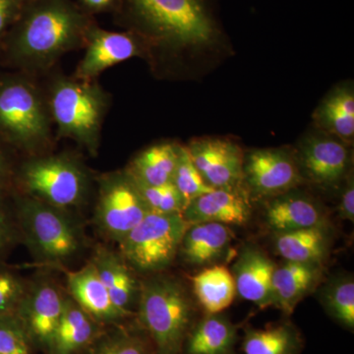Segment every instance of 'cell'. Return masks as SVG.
Returning <instances> with one entry per match:
<instances>
[{
  "mask_svg": "<svg viewBox=\"0 0 354 354\" xmlns=\"http://www.w3.org/2000/svg\"><path fill=\"white\" fill-rule=\"evenodd\" d=\"M93 25L70 0H31L6 35L7 55L23 68H48L65 53L85 46Z\"/></svg>",
  "mask_w": 354,
  "mask_h": 354,
  "instance_id": "1",
  "label": "cell"
},
{
  "mask_svg": "<svg viewBox=\"0 0 354 354\" xmlns=\"http://www.w3.org/2000/svg\"><path fill=\"white\" fill-rule=\"evenodd\" d=\"M136 315L152 342L153 354H183L195 323V307L180 279L164 272L140 281Z\"/></svg>",
  "mask_w": 354,
  "mask_h": 354,
  "instance_id": "2",
  "label": "cell"
},
{
  "mask_svg": "<svg viewBox=\"0 0 354 354\" xmlns=\"http://www.w3.org/2000/svg\"><path fill=\"white\" fill-rule=\"evenodd\" d=\"M139 34L174 48L209 46L218 36L205 0H122Z\"/></svg>",
  "mask_w": 354,
  "mask_h": 354,
  "instance_id": "3",
  "label": "cell"
},
{
  "mask_svg": "<svg viewBox=\"0 0 354 354\" xmlns=\"http://www.w3.org/2000/svg\"><path fill=\"white\" fill-rule=\"evenodd\" d=\"M13 207L20 241L39 264L62 267L82 251V230L69 211L22 193L14 197Z\"/></svg>",
  "mask_w": 354,
  "mask_h": 354,
  "instance_id": "4",
  "label": "cell"
},
{
  "mask_svg": "<svg viewBox=\"0 0 354 354\" xmlns=\"http://www.w3.org/2000/svg\"><path fill=\"white\" fill-rule=\"evenodd\" d=\"M108 97L94 81L60 77L50 90V113L58 135L75 141L92 156L97 153Z\"/></svg>",
  "mask_w": 354,
  "mask_h": 354,
  "instance_id": "5",
  "label": "cell"
},
{
  "mask_svg": "<svg viewBox=\"0 0 354 354\" xmlns=\"http://www.w3.org/2000/svg\"><path fill=\"white\" fill-rule=\"evenodd\" d=\"M50 133V109L36 85L23 76L0 79V137L36 153L48 145Z\"/></svg>",
  "mask_w": 354,
  "mask_h": 354,
  "instance_id": "6",
  "label": "cell"
},
{
  "mask_svg": "<svg viewBox=\"0 0 354 354\" xmlns=\"http://www.w3.org/2000/svg\"><path fill=\"white\" fill-rule=\"evenodd\" d=\"M14 179L22 194L69 212L84 204L90 187L82 162L65 153L30 158Z\"/></svg>",
  "mask_w": 354,
  "mask_h": 354,
  "instance_id": "7",
  "label": "cell"
},
{
  "mask_svg": "<svg viewBox=\"0 0 354 354\" xmlns=\"http://www.w3.org/2000/svg\"><path fill=\"white\" fill-rule=\"evenodd\" d=\"M188 227L181 214L150 213L118 242L120 254L134 272H164L176 261Z\"/></svg>",
  "mask_w": 354,
  "mask_h": 354,
  "instance_id": "8",
  "label": "cell"
},
{
  "mask_svg": "<svg viewBox=\"0 0 354 354\" xmlns=\"http://www.w3.org/2000/svg\"><path fill=\"white\" fill-rule=\"evenodd\" d=\"M97 181L94 223L106 239L118 243L151 212L125 169L102 174Z\"/></svg>",
  "mask_w": 354,
  "mask_h": 354,
  "instance_id": "9",
  "label": "cell"
},
{
  "mask_svg": "<svg viewBox=\"0 0 354 354\" xmlns=\"http://www.w3.org/2000/svg\"><path fill=\"white\" fill-rule=\"evenodd\" d=\"M302 183L295 150L266 148L244 153L241 186L251 200L270 199Z\"/></svg>",
  "mask_w": 354,
  "mask_h": 354,
  "instance_id": "10",
  "label": "cell"
},
{
  "mask_svg": "<svg viewBox=\"0 0 354 354\" xmlns=\"http://www.w3.org/2000/svg\"><path fill=\"white\" fill-rule=\"evenodd\" d=\"M295 155L304 183L324 189L337 187L351 172L349 145L321 130L304 137Z\"/></svg>",
  "mask_w": 354,
  "mask_h": 354,
  "instance_id": "11",
  "label": "cell"
},
{
  "mask_svg": "<svg viewBox=\"0 0 354 354\" xmlns=\"http://www.w3.org/2000/svg\"><path fill=\"white\" fill-rule=\"evenodd\" d=\"M66 295L48 277H41L28 283L16 315L24 325L32 344L50 348L64 311Z\"/></svg>",
  "mask_w": 354,
  "mask_h": 354,
  "instance_id": "12",
  "label": "cell"
},
{
  "mask_svg": "<svg viewBox=\"0 0 354 354\" xmlns=\"http://www.w3.org/2000/svg\"><path fill=\"white\" fill-rule=\"evenodd\" d=\"M143 38L135 32H111L95 24L88 30L86 50L76 69L75 78L94 81L106 69L143 53Z\"/></svg>",
  "mask_w": 354,
  "mask_h": 354,
  "instance_id": "13",
  "label": "cell"
},
{
  "mask_svg": "<svg viewBox=\"0 0 354 354\" xmlns=\"http://www.w3.org/2000/svg\"><path fill=\"white\" fill-rule=\"evenodd\" d=\"M204 180L214 189L242 187L244 152L225 138H200L186 146Z\"/></svg>",
  "mask_w": 354,
  "mask_h": 354,
  "instance_id": "14",
  "label": "cell"
},
{
  "mask_svg": "<svg viewBox=\"0 0 354 354\" xmlns=\"http://www.w3.org/2000/svg\"><path fill=\"white\" fill-rule=\"evenodd\" d=\"M264 201L263 223L272 235L330 223L323 207L297 188Z\"/></svg>",
  "mask_w": 354,
  "mask_h": 354,
  "instance_id": "15",
  "label": "cell"
},
{
  "mask_svg": "<svg viewBox=\"0 0 354 354\" xmlns=\"http://www.w3.org/2000/svg\"><path fill=\"white\" fill-rule=\"evenodd\" d=\"M183 216L189 225L216 223L242 227L251 220L252 205L242 187L216 188L191 201Z\"/></svg>",
  "mask_w": 354,
  "mask_h": 354,
  "instance_id": "16",
  "label": "cell"
},
{
  "mask_svg": "<svg viewBox=\"0 0 354 354\" xmlns=\"http://www.w3.org/2000/svg\"><path fill=\"white\" fill-rule=\"evenodd\" d=\"M276 266L259 246L245 244L230 271L237 295L260 308L272 306V276Z\"/></svg>",
  "mask_w": 354,
  "mask_h": 354,
  "instance_id": "17",
  "label": "cell"
},
{
  "mask_svg": "<svg viewBox=\"0 0 354 354\" xmlns=\"http://www.w3.org/2000/svg\"><path fill=\"white\" fill-rule=\"evenodd\" d=\"M234 232L230 227L216 223L189 225L181 241L178 255L191 267L205 268L223 265L232 253Z\"/></svg>",
  "mask_w": 354,
  "mask_h": 354,
  "instance_id": "18",
  "label": "cell"
},
{
  "mask_svg": "<svg viewBox=\"0 0 354 354\" xmlns=\"http://www.w3.org/2000/svg\"><path fill=\"white\" fill-rule=\"evenodd\" d=\"M326 265L285 261L277 265L272 276V306L286 316L315 292L325 279Z\"/></svg>",
  "mask_w": 354,
  "mask_h": 354,
  "instance_id": "19",
  "label": "cell"
},
{
  "mask_svg": "<svg viewBox=\"0 0 354 354\" xmlns=\"http://www.w3.org/2000/svg\"><path fill=\"white\" fill-rule=\"evenodd\" d=\"M66 281L70 297L102 326L118 325L129 318L113 304L91 261L77 271L66 272Z\"/></svg>",
  "mask_w": 354,
  "mask_h": 354,
  "instance_id": "20",
  "label": "cell"
},
{
  "mask_svg": "<svg viewBox=\"0 0 354 354\" xmlns=\"http://www.w3.org/2000/svg\"><path fill=\"white\" fill-rule=\"evenodd\" d=\"M91 263L115 306L129 318L136 315L134 308L138 304L140 281L120 252L97 246Z\"/></svg>",
  "mask_w": 354,
  "mask_h": 354,
  "instance_id": "21",
  "label": "cell"
},
{
  "mask_svg": "<svg viewBox=\"0 0 354 354\" xmlns=\"http://www.w3.org/2000/svg\"><path fill=\"white\" fill-rule=\"evenodd\" d=\"M102 325L66 295L64 311L48 351L50 354H77L102 334Z\"/></svg>",
  "mask_w": 354,
  "mask_h": 354,
  "instance_id": "22",
  "label": "cell"
},
{
  "mask_svg": "<svg viewBox=\"0 0 354 354\" xmlns=\"http://www.w3.org/2000/svg\"><path fill=\"white\" fill-rule=\"evenodd\" d=\"M276 252L285 261L326 265L333 245V227L317 225L272 234Z\"/></svg>",
  "mask_w": 354,
  "mask_h": 354,
  "instance_id": "23",
  "label": "cell"
},
{
  "mask_svg": "<svg viewBox=\"0 0 354 354\" xmlns=\"http://www.w3.org/2000/svg\"><path fill=\"white\" fill-rule=\"evenodd\" d=\"M239 328L225 314H206L193 324L184 344L183 354H232Z\"/></svg>",
  "mask_w": 354,
  "mask_h": 354,
  "instance_id": "24",
  "label": "cell"
},
{
  "mask_svg": "<svg viewBox=\"0 0 354 354\" xmlns=\"http://www.w3.org/2000/svg\"><path fill=\"white\" fill-rule=\"evenodd\" d=\"M316 127L351 145L354 138L353 84H342L324 97L313 113Z\"/></svg>",
  "mask_w": 354,
  "mask_h": 354,
  "instance_id": "25",
  "label": "cell"
},
{
  "mask_svg": "<svg viewBox=\"0 0 354 354\" xmlns=\"http://www.w3.org/2000/svg\"><path fill=\"white\" fill-rule=\"evenodd\" d=\"M179 150V144L169 142L155 144L133 158L125 171L135 181L147 185L172 183Z\"/></svg>",
  "mask_w": 354,
  "mask_h": 354,
  "instance_id": "26",
  "label": "cell"
},
{
  "mask_svg": "<svg viewBox=\"0 0 354 354\" xmlns=\"http://www.w3.org/2000/svg\"><path fill=\"white\" fill-rule=\"evenodd\" d=\"M193 293L206 314L221 313L234 302V276L223 265L205 268L192 279Z\"/></svg>",
  "mask_w": 354,
  "mask_h": 354,
  "instance_id": "27",
  "label": "cell"
},
{
  "mask_svg": "<svg viewBox=\"0 0 354 354\" xmlns=\"http://www.w3.org/2000/svg\"><path fill=\"white\" fill-rule=\"evenodd\" d=\"M304 339L295 326L286 322L265 329L244 330L243 354H299Z\"/></svg>",
  "mask_w": 354,
  "mask_h": 354,
  "instance_id": "28",
  "label": "cell"
},
{
  "mask_svg": "<svg viewBox=\"0 0 354 354\" xmlns=\"http://www.w3.org/2000/svg\"><path fill=\"white\" fill-rule=\"evenodd\" d=\"M319 300L328 315L342 327L354 328V279L353 274L339 272L324 279L319 286Z\"/></svg>",
  "mask_w": 354,
  "mask_h": 354,
  "instance_id": "29",
  "label": "cell"
},
{
  "mask_svg": "<svg viewBox=\"0 0 354 354\" xmlns=\"http://www.w3.org/2000/svg\"><path fill=\"white\" fill-rule=\"evenodd\" d=\"M86 349V354H153L152 342L140 326L102 332Z\"/></svg>",
  "mask_w": 354,
  "mask_h": 354,
  "instance_id": "30",
  "label": "cell"
},
{
  "mask_svg": "<svg viewBox=\"0 0 354 354\" xmlns=\"http://www.w3.org/2000/svg\"><path fill=\"white\" fill-rule=\"evenodd\" d=\"M172 183L183 197L186 206L193 200L214 189L206 183L198 171L187 148L181 145Z\"/></svg>",
  "mask_w": 354,
  "mask_h": 354,
  "instance_id": "31",
  "label": "cell"
},
{
  "mask_svg": "<svg viewBox=\"0 0 354 354\" xmlns=\"http://www.w3.org/2000/svg\"><path fill=\"white\" fill-rule=\"evenodd\" d=\"M133 179V178H132ZM151 213L181 214L186 203L172 183L162 185H147L133 179Z\"/></svg>",
  "mask_w": 354,
  "mask_h": 354,
  "instance_id": "32",
  "label": "cell"
},
{
  "mask_svg": "<svg viewBox=\"0 0 354 354\" xmlns=\"http://www.w3.org/2000/svg\"><path fill=\"white\" fill-rule=\"evenodd\" d=\"M32 344L16 314L0 317V354H31Z\"/></svg>",
  "mask_w": 354,
  "mask_h": 354,
  "instance_id": "33",
  "label": "cell"
},
{
  "mask_svg": "<svg viewBox=\"0 0 354 354\" xmlns=\"http://www.w3.org/2000/svg\"><path fill=\"white\" fill-rule=\"evenodd\" d=\"M27 286L17 272L0 264V317L16 314Z\"/></svg>",
  "mask_w": 354,
  "mask_h": 354,
  "instance_id": "34",
  "label": "cell"
},
{
  "mask_svg": "<svg viewBox=\"0 0 354 354\" xmlns=\"http://www.w3.org/2000/svg\"><path fill=\"white\" fill-rule=\"evenodd\" d=\"M20 241L19 230L14 212L6 195H0V258Z\"/></svg>",
  "mask_w": 354,
  "mask_h": 354,
  "instance_id": "35",
  "label": "cell"
},
{
  "mask_svg": "<svg viewBox=\"0 0 354 354\" xmlns=\"http://www.w3.org/2000/svg\"><path fill=\"white\" fill-rule=\"evenodd\" d=\"M31 0H0V44L16 24Z\"/></svg>",
  "mask_w": 354,
  "mask_h": 354,
  "instance_id": "36",
  "label": "cell"
},
{
  "mask_svg": "<svg viewBox=\"0 0 354 354\" xmlns=\"http://www.w3.org/2000/svg\"><path fill=\"white\" fill-rule=\"evenodd\" d=\"M346 183L342 187L341 197L337 204V215L342 220L353 223L354 221V179L353 172L346 177Z\"/></svg>",
  "mask_w": 354,
  "mask_h": 354,
  "instance_id": "37",
  "label": "cell"
},
{
  "mask_svg": "<svg viewBox=\"0 0 354 354\" xmlns=\"http://www.w3.org/2000/svg\"><path fill=\"white\" fill-rule=\"evenodd\" d=\"M15 171L6 152L0 147V195H6V191L14 179Z\"/></svg>",
  "mask_w": 354,
  "mask_h": 354,
  "instance_id": "38",
  "label": "cell"
},
{
  "mask_svg": "<svg viewBox=\"0 0 354 354\" xmlns=\"http://www.w3.org/2000/svg\"><path fill=\"white\" fill-rule=\"evenodd\" d=\"M116 0H81V3L91 12L109 10L115 4Z\"/></svg>",
  "mask_w": 354,
  "mask_h": 354,
  "instance_id": "39",
  "label": "cell"
}]
</instances>
